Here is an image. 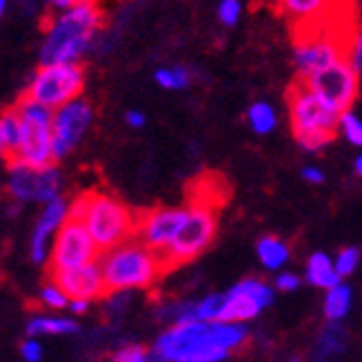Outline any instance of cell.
I'll list each match as a JSON object with an SVG mask.
<instances>
[{
    "mask_svg": "<svg viewBox=\"0 0 362 362\" xmlns=\"http://www.w3.org/2000/svg\"><path fill=\"white\" fill-rule=\"evenodd\" d=\"M249 338L240 322H178L169 325L151 344L153 362H225Z\"/></svg>",
    "mask_w": 362,
    "mask_h": 362,
    "instance_id": "6da1fadb",
    "label": "cell"
},
{
    "mask_svg": "<svg viewBox=\"0 0 362 362\" xmlns=\"http://www.w3.org/2000/svg\"><path fill=\"white\" fill-rule=\"evenodd\" d=\"M105 13L100 0H81L69 9L58 11L45 31L40 45V65L81 62L91 49L103 27Z\"/></svg>",
    "mask_w": 362,
    "mask_h": 362,
    "instance_id": "7a4b0ae2",
    "label": "cell"
},
{
    "mask_svg": "<svg viewBox=\"0 0 362 362\" xmlns=\"http://www.w3.org/2000/svg\"><path fill=\"white\" fill-rule=\"evenodd\" d=\"M69 218L81 220L98 249L109 251L136 238L138 214L105 192H85L69 202Z\"/></svg>",
    "mask_w": 362,
    "mask_h": 362,
    "instance_id": "3957f363",
    "label": "cell"
},
{
    "mask_svg": "<svg viewBox=\"0 0 362 362\" xmlns=\"http://www.w3.org/2000/svg\"><path fill=\"white\" fill-rule=\"evenodd\" d=\"M98 264L109 293L149 289L156 285V280L167 274L163 258L138 238L105 251L98 258Z\"/></svg>",
    "mask_w": 362,
    "mask_h": 362,
    "instance_id": "277c9868",
    "label": "cell"
},
{
    "mask_svg": "<svg viewBox=\"0 0 362 362\" xmlns=\"http://www.w3.org/2000/svg\"><path fill=\"white\" fill-rule=\"evenodd\" d=\"M287 107L291 134L305 151L318 153L336 138L340 114L303 81H296L291 85L287 93Z\"/></svg>",
    "mask_w": 362,
    "mask_h": 362,
    "instance_id": "5b68a950",
    "label": "cell"
},
{
    "mask_svg": "<svg viewBox=\"0 0 362 362\" xmlns=\"http://www.w3.org/2000/svg\"><path fill=\"white\" fill-rule=\"evenodd\" d=\"M218 231V207L209 200H192L187 204V218L176 235L174 245L165 256L167 272L178 269L180 264L192 262L211 245Z\"/></svg>",
    "mask_w": 362,
    "mask_h": 362,
    "instance_id": "8992f818",
    "label": "cell"
},
{
    "mask_svg": "<svg viewBox=\"0 0 362 362\" xmlns=\"http://www.w3.org/2000/svg\"><path fill=\"white\" fill-rule=\"evenodd\" d=\"M21 116L23 138L13 160L29 167H52L56 165L54 153V112L29 98H21L16 105Z\"/></svg>",
    "mask_w": 362,
    "mask_h": 362,
    "instance_id": "52a82bcc",
    "label": "cell"
},
{
    "mask_svg": "<svg viewBox=\"0 0 362 362\" xmlns=\"http://www.w3.org/2000/svg\"><path fill=\"white\" fill-rule=\"evenodd\" d=\"M85 69L81 62H60V65H40V69L29 81L25 98L34 100L47 109L65 107L67 103L83 98Z\"/></svg>",
    "mask_w": 362,
    "mask_h": 362,
    "instance_id": "ba28073f",
    "label": "cell"
},
{
    "mask_svg": "<svg viewBox=\"0 0 362 362\" xmlns=\"http://www.w3.org/2000/svg\"><path fill=\"white\" fill-rule=\"evenodd\" d=\"M100 254L103 251L98 249L96 243H93L87 227L81 223V220L69 218L56 233L47 269H49V274L76 269V267L98 262Z\"/></svg>",
    "mask_w": 362,
    "mask_h": 362,
    "instance_id": "9c48e42d",
    "label": "cell"
},
{
    "mask_svg": "<svg viewBox=\"0 0 362 362\" xmlns=\"http://www.w3.org/2000/svg\"><path fill=\"white\" fill-rule=\"evenodd\" d=\"M62 176L52 167H29L18 160H9V174H7V189L11 198L18 202H42L60 196Z\"/></svg>",
    "mask_w": 362,
    "mask_h": 362,
    "instance_id": "30bf717a",
    "label": "cell"
},
{
    "mask_svg": "<svg viewBox=\"0 0 362 362\" xmlns=\"http://www.w3.org/2000/svg\"><path fill=\"white\" fill-rule=\"evenodd\" d=\"M303 83L316 91L327 105H332L338 114L349 112L360 93V74L354 71L347 60L334 62L332 67L309 76Z\"/></svg>",
    "mask_w": 362,
    "mask_h": 362,
    "instance_id": "8fae6325",
    "label": "cell"
},
{
    "mask_svg": "<svg viewBox=\"0 0 362 362\" xmlns=\"http://www.w3.org/2000/svg\"><path fill=\"white\" fill-rule=\"evenodd\" d=\"M344 47L347 42L327 34V31L309 29V34L298 36L293 45V65L298 71V81H307L309 76L332 67L338 60H344Z\"/></svg>",
    "mask_w": 362,
    "mask_h": 362,
    "instance_id": "7c38bea8",
    "label": "cell"
},
{
    "mask_svg": "<svg viewBox=\"0 0 362 362\" xmlns=\"http://www.w3.org/2000/svg\"><path fill=\"white\" fill-rule=\"evenodd\" d=\"M272 303H274L272 285H267L264 280L258 278H245L240 282H235L229 291H225L220 320L247 325L249 320L258 318Z\"/></svg>",
    "mask_w": 362,
    "mask_h": 362,
    "instance_id": "4fadbf2b",
    "label": "cell"
},
{
    "mask_svg": "<svg viewBox=\"0 0 362 362\" xmlns=\"http://www.w3.org/2000/svg\"><path fill=\"white\" fill-rule=\"evenodd\" d=\"M187 218V204L182 207H153L138 214V229L136 238L156 251L163 262L167 251L174 245L176 235Z\"/></svg>",
    "mask_w": 362,
    "mask_h": 362,
    "instance_id": "5bb4252c",
    "label": "cell"
},
{
    "mask_svg": "<svg viewBox=\"0 0 362 362\" xmlns=\"http://www.w3.org/2000/svg\"><path fill=\"white\" fill-rule=\"evenodd\" d=\"M93 122V107L85 98H76L54 112V153L56 160L69 156L83 143Z\"/></svg>",
    "mask_w": 362,
    "mask_h": 362,
    "instance_id": "9a60e30c",
    "label": "cell"
},
{
    "mask_svg": "<svg viewBox=\"0 0 362 362\" xmlns=\"http://www.w3.org/2000/svg\"><path fill=\"white\" fill-rule=\"evenodd\" d=\"M67 220H69V202L62 196L42 204V211L36 218L34 231H31V243H29V254L36 264L49 262V251H52L54 238Z\"/></svg>",
    "mask_w": 362,
    "mask_h": 362,
    "instance_id": "2e32d148",
    "label": "cell"
},
{
    "mask_svg": "<svg viewBox=\"0 0 362 362\" xmlns=\"http://www.w3.org/2000/svg\"><path fill=\"white\" fill-rule=\"evenodd\" d=\"M52 280L69 296V300H98L107 291L105 278L98 262L76 267V269H65L52 274Z\"/></svg>",
    "mask_w": 362,
    "mask_h": 362,
    "instance_id": "e0dca14e",
    "label": "cell"
},
{
    "mask_svg": "<svg viewBox=\"0 0 362 362\" xmlns=\"http://www.w3.org/2000/svg\"><path fill=\"white\" fill-rule=\"evenodd\" d=\"M305 280L311 287L325 289V291L336 287L338 282H342V278L336 272L334 258L329 254H325V251H316V254L309 256V260L305 264Z\"/></svg>",
    "mask_w": 362,
    "mask_h": 362,
    "instance_id": "ac0fdd59",
    "label": "cell"
},
{
    "mask_svg": "<svg viewBox=\"0 0 362 362\" xmlns=\"http://www.w3.org/2000/svg\"><path fill=\"white\" fill-rule=\"evenodd\" d=\"M344 351H347V332L338 322H329L316 340L311 362H334Z\"/></svg>",
    "mask_w": 362,
    "mask_h": 362,
    "instance_id": "d6986e66",
    "label": "cell"
},
{
    "mask_svg": "<svg viewBox=\"0 0 362 362\" xmlns=\"http://www.w3.org/2000/svg\"><path fill=\"white\" fill-rule=\"evenodd\" d=\"M276 3L289 21L309 27L313 21L325 18L334 0H276Z\"/></svg>",
    "mask_w": 362,
    "mask_h": 362,
    "instance_id": "ffe728a7",
    "label": "cell"
},
{
    "mask_svg": "<svg viewBox=\"0 0 362 362\" xmlns=\"http://www.w3.org/2000/svg\"><path fill=\"white\" fill-rule=\"evenodd\" d=\"M256 256L267 272H282V267L291 258V249L278 235H262L256 245Z\"/></svg>",
    "mask_w": 362,
    "mask_h": 362,
    "instance_id": "44dd1931",
    "label": "cell"
},
{
    "mask_svg": "<svg viewBox=\"0 0 362 362\" xmlns=\"http://www.w3.org/2000/svg\"><path fill=\"white\" fill-rule=\"evenodd\" d=\"M354 307V291L347 282H338L336 287L325 291V303H322V311L327 322H342L349 316V311Z\"/></svg>",
    "mask_w": 362,
    "mask_h": 362,
    "instance_id": "7402d4cb",
    "label": "cell"
},
{
    "mask_svg": "<svg viewBox=\"0 0 362 362\" xmlns=\"http://www.w3.org/2000/svg\"><path fill=\"white\" fill-rule=\"evenodd\" d=\"M21 138H23V124L18 112H16V107L5 109L0 114V147H3V153L9 160H13L16 153H18Z\"/></svg>",
    "mask_w": 362,
    "mask_h": 362,
    "instance_id": "603a6c76",
    "label": "cell"
},
{
    "mask_svg": "<svg viewBox=\"0 0 362 362\" xmlns=\"http://www.w3.org/2000/svg\"><path fill=\"white\" fill-rule=\"evenodd\" d=\"M81 327L71 318H62V316H34L27 322V334L29 336H69L78 334Z\"/></svg>",
    "mask_w": 362,
    "mask_h": 362,
    "instance_id": "cb8c5ba5",
    "label": "cell"
},
{
    "mask_svg": "<svg viewBox=\"0 0 362 362\" xmlns=\"http://www.w3.org/2000/svg\"><path fill=\"white\" fill-rule=\"evenodd\" d=\"M247 124H249V129L258 136H269L272 132H276L278 114H276L274 105H269L267 100L251 103L247 109Z\"/></svg>",
    "mask_w": 362,
    "mask_h": 362,
    "instance_id": "d4e9b609",
    "label": "cell"
},
{
    "mask_svg": "<svg viewBox=\"0 0 362 362\" xmlns=\"http://www.w3.org/2000/svg\"><path fill=\"white\" fill-rule=\"evenodd\" d=\"M153 83L167 91H182L192 85V71L185 65H167L153 71Z\"/></svg>",
    "mask_w": 362,
    "mask_h": 362,
    "instance_id": "484cf974",
    "label": "cell"
},
{
    "mask_svg": "<svg viewBox=\"0 0 362 362\" xmlns=\"http://www.w3.org/2000/svg\"><path fill=\"white\" fill-rule=\"evenodd\" d=\"M338 134L347 140L351 147H358L362 149V118L356 114V112H344L340 114V120H338Z\"/></svg>",
    "mask_w": 362,
    "mask_h": 362,
    "instance_id": "4316f807",
    "label": "cell"
},
{
    "mask_svg": "<svg viewBox=\"0 0 362 362\" xmlns=\"http://www.w3.org/2000/svg\"><path fill=\"white\" fill-rule=\"evenodd\" d=\"M216 18L223 27H235L243 18V0H220L216 7Z\"/></svg>",
    "mask_w": 362,
    "mask_h": 362,
    "instance_id": "83f0119b",
    "label": "cell"
},
{
    "mask_svg": "<svg viewBox=\"0 0 362 362\" xmlns=\"http://www.w3.org/2000/svg\"><path fill=\"white\" fill-rule=\"evenodd\" d=\"M334 264H336L338 276L344 280V278L351 276L358 269V264H360V251L356 247H344V249H340L338 256L334 258Z\"/></svg>",
    "mask_w": 362,
    "mask_h": 362,
    "instance_id": "f1b7e54d",
    "label": "cell"
},
{
    "mask_svg": "<svg viewBox=\"0 0 362 362\" xmlns=\"http://www.w3.org/2000/svg\"><path fill=\"white\" fill-rule=\"evenodd\" d=\"M40 300L47 309H67L69 307V296L62 291L54 280H49L47 285L40 289Z\"/></svg>",
    "mask_w": 362,
    "mask_h": 362,
    "instance_id": "f546056e",
    "label": "cell"
},
{
    "mask_svg": "<svg viewBox=\"0 0 362 362\" xmlns=\"http://www.w3.org/2000/svg\"><path fill=\"white\" fill-rule=\"evenodd\" d=\"M114 362H153L151 349H145L143 344H127L114 354Z\"/></svg>",
    "mask_w": 362,
    "mask_h": 362,
    "instance_id": "4dcf8cb0",
    "label": "cell"
},
{
    "mask_svg": "<svg viewBox=\"0 0 362 362\" xmlns=\"http://www.w3.org/2000/svg\"><path fill=\"white\" fill-rule=\"evenodd\" d=\"M344 60L354 67L356 74H362V31H356L344 47Z\"/></svg>",
    "mask_w": 362,
    "mask_h": 362,
    "instance_id": "1f68e13d",
    "label": "cell"
},
{
    "mask_svg": "<svg viewBox=\"0 0 362 362\" xmlns=\"http://www.w3.org/2000/svg\"><path fill=\"white\" fill-rule=\"evenodd\" d=\"M303 285V278L293 274V272H280L276 276V289L282 291V293H291V291H298Z\"/></svg>",
    "mask_w": 362,
    "mask_h": 362,
    "instance_id": "d6a6232c",
    "label": "cell"
},
{
    "mask_svg": "<svg viewBox=\"0 0 362 362\" xmlns=\"http://www.w3.org/2000/svg\"><path fill=\"white\" fill-rule=\"evenodd\" d=\"M21 356L25 362H40L42 360V344L38 338L29 336L23 344H21Z\"/></svg>",
    "mask_w": 362,
    "mask_h": 362,
    "instance_id": "836d02e7",
    "label": "cell"
},
{
    "mask_svg": "<svg viewBox=\"0 0 362 362\" xmlns=\"http://www.w3.org/2000/svg\"><path fill=\"white\" fill-rule=\"evenodd\" d=\"M303 180L309 185H322L325 182V171L316 165H307L303 167Z\"/></svg>",
    "mask_w": 362,
    "mask_h": 362,
    "instance_id": "e575fe53",
    "label": "cell"
},
{
    "mask_svg": "<svg viewBox=\"0 0 362 362\" xmlns=\"http://www.w3.org/2000/svg\"><path fill=\"white\" fill-rule=\"evenodd\" d=\"M124 122H127L132 129H143L147 124V116L140 112V109H129V112L124 114Z\"/></svg>",
    "mask_w": 362,
    "mask_h": 362,
    "instance_id": "d590c367",
    "label": "cell"
},
{
    "mask_svg": "<svg viewBox=\"0 0 362 362\" xmlns=\"http://www.w3.org/2000/svg\"><path fill=\"white\" fill-rule=\"evenodd\" d=\"M89 305H91L89 300H69V307L67 309L71 313H78V316H81V313H85L89 309Z\"/></svg>",
    "mask_w": 362,
    "mask_h": 362,
    "instance_id": "8d00e7d4",
    "label": "cell"
},
{
    "mask_svg": "<svg viewBox=\"0 0 362 362\" xmlns=\"http://www.w3.org/2000/svg\"><path fill=\"white\" fill-rule=\"evenodd\" d=\"M76 3H81V0H49V7L56 9V11H62V9L74 7Z\"/></svg>",
    "mask_w": 362,
    "mask_h": 362,
    "instance_id": "74e56055",
    "label": "cell"
},
{
    "mask_svg": "<svg viewBox=\"0 0 362 362\" xmlns=\"http://www.w3.org/2000/svg\"><path fill=\"white\" fill-rule=\"evenodd\" d=\"M354 169H356V174L362 178V153H358V158H356V163H354Z\"/></svg>",
    "mask_w": 362,
    "mask_h": 362,
    "instance_id": "f35d334b",
    "label": "cell"
},
{
    "mask_svg": "<svg viewBox=\"0 0 362 362\" xmlns=\"http://www.w3.org/2000/svg\"><path fill=\"white\" fill-rule=\"evenodd\" d=\"M7 5H9V0H0V18H3V16H5Z\"/></svg>",
    "mask_w": 362,
    "mask_h": 362,
    "instance_id": "ab89813d",
    "label": "cell"
},
{
    "mask_svg": "<svg viewBox=\"0 0 362 362\" xmlns=\"http://www.w3.org/2000/svg\"><path fill=\"white\" fill-rule=\"evenodd\" d=\"M289 362H303V360H298V358H293V360H289Z\"/></svg>",
    "mask_w": 362,
    "mask_h": 362,
    "instance_id": "60d3db41",
    "label": "cell"
},
{
    "mask_svg": "<svg viewBox=\"0 0 362 362\" xmlns=\"http://www.w3.org/2000/svg\"><path fill=\"white\" fill-rule=\"evenodd\" d=\"M0 156H5V153H3V147H0Z\"/></svg>",
    "mask_w": 362,
    "mask_h": 362,
    "instance_id": "b9f144b4",
    "label": "cell"
}]
</instances>
